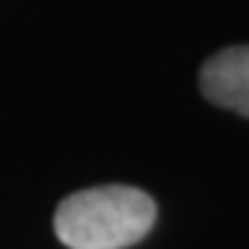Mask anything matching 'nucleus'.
I'll list each match as a JSON object with an SVG mask.
<instances>
[{"mask_svg":"<svg viewBox=\"0 0 249 249\" xmlns=\"http://www.w3.org/2000/svg\"><path fill=\"white\" fill-rule=\"evenodd\" d=\"M201 92L209 102L249 117V46H229L203 64Z\"/></svg>","mask_w":249,"mask_h":249,"instance_id":"obj_2","label":"nucleus"},{"mask_svg":"<svg viewBox=\"0 0 249 249\" xmlns=\"http://www.w3.org/2000/svg\"><path fill=\"white\" fill-rule=\"evenodd\" d=\"M155 224V203L132 186H97L71 194L56 209L53 229L69 249H124Z\"/></svg>","mask_w":249,"mask_h":249,"instance_id":"obj_1","label":"nucleus"}]
</instances>
